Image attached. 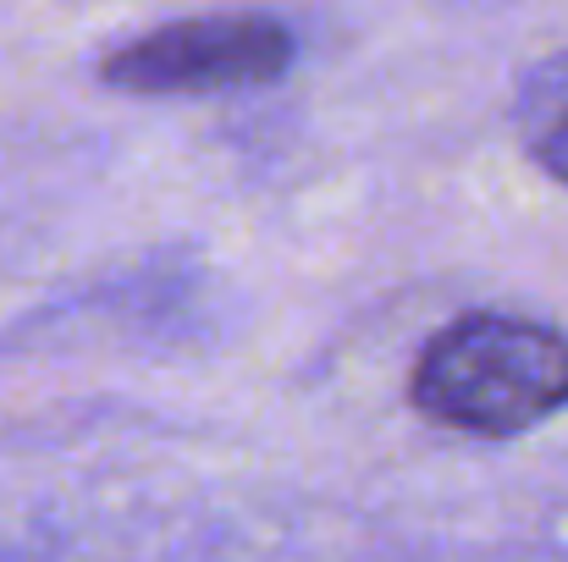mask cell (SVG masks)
Masks as SVG:
<instances>
[{
  "mask_svg": "<svg viewBox=\"0 0 568 562\" xmlns=\"http://www.w3.org/2000/svg\"><path fill=\"white\" fill-rule=\"evenodd\" d=\"M408 402L458 436H525L568 408V337L530 315L469 309L419 348Z\"/></svg>",
  "mask_w": 568,
  "mask_h": 562,
  "instance_id": "1",
  "label": "cell"
},
{
  "mask_svg": "<svg viewBox=\"0 0 568 562\" xmlns=\"http://www.w3.org/2000/svg\"><path fill=\"white\" fill-rule=\"evenodd\" d=\"M293 28L271 11H199L155 22L100 55V83L139 100H199L276 83L293 67Z\"/></svg>",
  "mask_w": 568,
  "mask_h": 562,
  "instance_id": "2",
  "label": "cell"
},
{
  "mask_svg": "<svg viewBox=\"0 0 568 562\" xmlns=\"http://www.w3.org/2000/svg\"><path fill=\"white\" fill-rule=\"evenodd\" d=\"M514 127L525 155L568 187V50L530 61L514 83Z\"/></svg>",
  "mask_w": 568,
  "mask_h": 562,
  "instance_id": "3",
  "label": "cell"
}]
</instances>
